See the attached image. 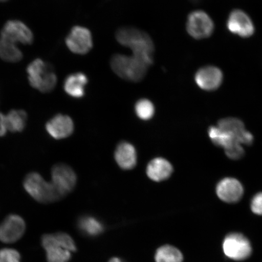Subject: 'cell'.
Returning <instances> with one entry per match:
<instances>
[{
    "mask_svg": "<svg viewBox=\"0 0 262 262\" xmlns=\"http://www.w3.org/2000/svg\"><path fill=\"white\" fill-rule=\"evenodd\" d=\"M116 36L117 41L130 49L134 57L149 67L153 63L155 47L147 33L136 28L125 26L118 29Z\"/></svg>",
    "mask_w": 262,
    "mask_h": 262,
    "instance_id": "1",
    "label": "cell"
},
{
    "mask_svg": "<svg viewBox=\"0 0 262 262\" xmlns=\"http://www.w3.org/2000/svg\"><path fill=\"white\" fill-rule=\"evenodd\" d=\"M0 57L8 62H17L23 58L22 52L16 44L0 38Z\"/></svg>",
    "mask_w": 262,
    "mask_h": 262,
    "instance_id": "22",
    "label": "cell"
},
{
    "mask_svg": "<svg viewBox=\"0 0 262 262\" xmlns=\"http://www.w3.org/2000/svg\"><path fill=\"white\" fill-rule=\"evenodd\" d=\"M114 157L117 165L124 170L132 169L137 165L136 149L130 143H120L117 147Z\"/></svg>",
    "mask_w": 262,
    "mask_h": 262,
    "instance_id": "17",
    "label": "cell"
},
{
    "mask_svg": "<svg viewBox=\"0 0 262 262\" xmlns=\"http://www.w3.org/2000/svg\"><path fill=\"white\" fill-rule=\"evenodd\" d=\"M24 186L26 191L41 204H52L64 198L53 183L47 182L38 172L29 173L24 179Z\"/></svg>",
    "mask_w": 262,
    "mask_h": 262,
    "instance_id": "3",
    "label": "cell"
},
{
    "mask_svg": "<svg viewBox=\"0 0 262 262\" xmlns=\"http://www.w3.org/2000/svg\"><path fill=\"white\" fill-rule=\"evenodd\" d=\"M8 131L7 123H6V116L0 113V137H4Z\"/></svg>",
    "mask_w": 262,
    "mask_h": 262,
    "instance_id": "29",
    "label": "cell"
},
{
    "mask_svg": "<svg viewBox=\"0 0 262 262\" xmlns=\"http://www.w3.org/2000/svg\"><path fill=\"white\" fill-rule=\"evenodd\" d=\"M222 250L226 257L234 261L247 260L253 253L250 240L239 232L227 235L223 241Z\"/></svg>",
    "mask_w": 262,
    "mask_h": 262,
    "instance_id": "6",
    "label": "cell"
},
{
    "mask_svg": "<svg viewBox=\"0 0 262 262\" xmlns=\"http://www.w3.org/2000/svg\"><path fill=\"white\" fill-rule=\"evenodd\" d=\"M88 83L86 75L77 73L68 75L64 83L66 93L71 97L82 98L85 94V87Z\"/></svg>",
    "mask_w": 262,
    "mask_h": 262,
    "instance_id": "18",
    "label": "cell"
},
{
    "mask_svg": "<svg viewBox=\"0 0 262 262\" xmlns=\"http://www.w3.org/2000/svg\"><path fill=\"white\" fill-rule=\"evenodd\" d=\"M186 30L196 40L208 38L214 32V22L205 12L201 10L193 11L188 16Z\"/></svg>",
    "mask_w": 262,
    "mask_h": 262,
    "instance_id": "7",
    "label": "cell"
},
{
    "mask_svg": "<svg viewBox=\"0 0 262 262\" xmlns=\"http://www.w3.org/2000/svg\"><path fill=\"white\" fill-rule=\"evenodd\" d=\"M66 44L73 53L86 54L93 47V36L89 29L83 26H75L66 38Z\"/></svg>",
    "mask_w": 262,
    "mask_h": 262,
    "instance_id": "9",
    "label": "cell"
},
{
    "mask_svg": "<svg viewBox=\"0 0 262 262\" xmlns=\"http://www.w3.org/2000/svg\"><path fill=\"white\" fill-rule=\"evenodd\" d=\"M0 262H21L20 254L14 249H2L0 250Z\"/></svg>",
    "mask_w": 262,
    "mask_h": 262,
    "instance_id": "26",
    "label": "cell"
},
{
    "mask_svg": "<svg viewBox=\"0 0 262 262\" xmlns=\"http://www.w3.org/2000/svg\"><path fill=\"white\" fill-rule=\"evenodd\" d=\"M27 73L31 86L42 93H50L56 86L57 76L53 68L41 59H36L29 64Z\"/></svg>",
    "mask_w": 262,
    "mask_h": 262,
    "instance_id": "5",
    "label": "cell"
},
{
    "mask_svg": "<svg viewBox=\"0 0 262 262\" xmlns=\"http://www.w3.org/2000/svg\"><path fill=\"white\" fill-rule=\"evenodd\" d=\"M51 182L64 198L73 191L77 178L73 169L64 163H58L51 169Z\"/></svg>",
    "mask_w": 262,
    "mask_h": 262,
    "instance_id": "8",
    "label": "cell"
},
{
    "mask_svg": "<svg viewBox=\"0 0 262 262\" xmlns=\"http://www.w3.org/2000/svg\"><path fill=\"white\" fill-rule=\"evenodd\" d=\"M26 224L24 219L16 214H10L0 224V241L3 243L12 244L24 235Z\"/></svg>",
    "mask_w": 262,
    "mask_h": 262,
    "instance_id": "10",
    "label": "cell"
},
{
    "mask_svg": "<svg viewBox=\"0 0 262 262\" xmlns=\"http://www.w3.org/2000/svg\"><path fill=\"white\" fill-rule=\"evenodd\" d=\"M46 130L49 135L56 140L68 138L74 133V124L70 116L57 114L46 124Z\"/></svg>",
    "mask_w": 262,
    "mask_h": 262,
    "instance_id": "13",
    "label": "cell"
},
{
    "mask_svg": "<svg viewBox=\"0 0 262 262\" xmlns=\"http://www.w3.org/2000/svg\"><path fill=\"white\" fill-rule=\"evenodd\" d=\"M2 38L14 43L21 42L30 45L34 40L32 32L27 26L18 20H10L6 23L2 31Z\"/></svg>",
    "mask_w": 262,
    "mask_h": 262,
    "instance_id": "12",
    "label": "cell"
},
{
    "mask_svg": "<svg viewBox=\"0 0 262 262\" xmlns=\"http://www.w3.org/2000/svg\"><path fill=\"white\" fill-rule=\"evenodd\" d=\"M251 209L254 214L262 215V192L258 193L252 199Z\"/></svg>",
    "mask_w": 262,
    "mask_h": 262,
    "instance_id": "28",
    "label": "cell"
},
{
    "mask_svg": "<svg viewBox=\"0 0 262 262\" xmlns=\"http://www.w3.org/2000/svg\"><path fill=\"white\" fill-rule=\"evenodd\" d=\"M216 193L222 201L233 204L240 201L244 194V188L240 182L233 178H225L219 182Z\"/></svg>",
    "mask_w": 262,
    "mask_h": 262,
    "instance_id": "15",
    "label": "cell"
},
{
    "mask_svg": "<svg viewBox=\"0 0 262 262\" xmlns=\"http://www.w3.org/2000/svg\"><path fill=\"white\" fill-rule=\"evenodd\" d=\"M111 67L115 74L123 79L139 82L146 76L148 66L139 58L124 54H117L111 58Z\"/></svg>",
    "mask_w": 262,
    "mask_h": 262,
    "instance_id": "4",
    "label": "cell"
},
{
    "mask_svg": "<svg viewBox=\"0 0 262 262\" xmlns=\"http://www.w3.org/2000/svg\"><path fill=\"white\" fill-rule=\"evenodd\" d=\"M226 155L229 159L237 160L242 158L244 155V149L241 146V144L235 143L231 146L225 149Z\"/></svg>",
    "mask_w": 262,
    "mask_h": 262,
    "instance_id": "27",
    "label": "cell"
},
{
    "mask_svg": "<svg viewBox=\"0 0 262 262\" xmlns=\"http://www.w3.org/2000/svg\"><path fill=\"white\" fill-rule=\"evenodd\" d=\"M172 172L171 163L162 157H157L152 160L146 168L147 177L156 182H161L168 179Z\"/></svg>",
    "mask_w": 262,
    "mask_h": 262,
    "instance_id": "16",
    "label": "cell"
},
{
    "mask_svg": "<svg viewBox=\"0 0 262 262\" xmlns=\"http://www.w3.org/2000/svg\"><path fill=\"white\" fill-rule=\"evenodd\" d=\"M135 111L137 117L142 120L151 119L155 114V107L152 101L146 98H142L137 101Z\"/></svg>",
    "mask_w": 262,
    "mask_h": 262,
    "instance_id": "25",
    "label": "cell"
},
{
    "mask_svg": "<svg viewBox=\"0 0 262 262\" xmlns=\"http://www.w3.org/2000/svg\"><path fill=\"white\" fill-rule=\"evenodd\" d=\"M109 262H123L122 260L120 259L119 258L114 257L111 258Z\"/></svg>",
    "mask_w": 262,
    "mask_h": 262,
    "instance_id": "30",
    "label": "cell"
},
{
    "mask_svg": "<svg viewBox=\"0 0 262 262\" xmlns=\"http://www.w3.org/2000/svg\"><path fill=\"white\" fill-rule=\"evenodd\" d=\"M78 227L83 233L96 236L103 231V226L97 219L92 217H83L78 221Z\"/></svg>",
    "mask_w": 262,
    "mask_h": 262,
    "instance_id": "24",
    "label": "cell"
},
{
    "mask_svg": "<svg viewBox=\"0 0 262 262\" xmlns=\"http://www.w3.org/2000/svg\"><path fill=\"white\" fill-rule=\"evenodd\" d=\"M41 244L47 253L48 262H68L71 253L77 250L73 238L64 232L42 235Z\"/></svg>",
    "mask_w": 262,
    "mask_h": 262,
    "instance_id": "2",
    "label": "cell"
},
{
    "mask_svg": "<svg viewBox=\"0 0 262 262\" xmlns=\"http://www.w3.org/2000/svg\"><path fill=\"white\" fill-rule=\"evenodd\" d=\"M218 127L222 130L233 134L238 142L243 144L247 130L245 129L244 124L241 120L235 118H226L219 121Z\"/></svg>",
    "mask_w": 262,
    "mask_h": 262,
    "instance_id": "19",
    "label": "cell"
},
{
    "mask_svg": "<svg viewBox=\"0 0 262 262\" xmlns=\"http://www.w3.org/2000/svg\"><path fill=\"white\" fill-rule=\"evenodd\" d=\"M155 259L156 262H183L182 252L173 246H162L157 250Z\"/></svg>",
    "mask_w": 262,
    "mask_h": 262,
    "instance_id": "23",
    "label": "cell"
},
{
    "mask_svg": "<svg viewBox=\"0 0 262 262\" xmlns=\"http://www.w3.org/2000/svg\"><path fill=\"white\" fill-rule=\"evenodd\" d=\"M6 1H8V0H0V2H5Z\"/></svg>",
    "mask_w": 262,
    "mask_h": 262,
    "instance_id": "31",
    "label": "cell"
},
{
    "mask_svg": "<svg viewBox=\"0 0 262 262\" xmlns=\"http://www.w3.org/2000/svg\"><path fill=\"white\" fill-rule=\"evenodd\" d=\"M227 26L229 32L243 38L251 37L255 31L253 23L250 16L240 9H235L231 12Z\"/></svg>",
    "mask_w": 262,
    "mask_h": 262,
    "instance_id": "11",
    "label": "cell"
},
{
    "mask_svg": "<svg viewBox=\"0 0 262 262\" xmlns=\"http://www.w3.org/2000/svg\"><path fill=\"white\" fill-rule=\"evenodd\" d=\"M224 75L220 69L207 66L196 72L195 81L199 88L205 91H211L218 89L222 83Z\"/></svg>",
    "mask_w": 262,
    "mask_h": 262,
    "instance_id": "14",
    "label": "cell"
},
{
    "mask_svg": "<svg viewBox=\"0 0 262 262\" xmlns=\"http://www.w3.org/2000/svg\"><path fill=\"white\" fill-rule=\"evenodd\" d=\"M8 130L12 133H20L25 128L28 116L25 111L14 110L5 115Z\"/></svg>",
    "mask_w": 262,
    "mask_h": 262,
    "instance_id": "20",
    "label": "cell"
},
{
    "mask_svg": "<svg viewBox=\"0 0 262 262\" xmlns=\"http://www.w3.org/2000/svg\"><path fill=\"white\" fill-rule=\"evenodd\" d=\"M208 134L209 138L215 145L224 147L225 149L235 143H238L233 134L222 130L219 127H209Z\"/></svg>",
    "mask_w": 262,
    "mask_h": 262,
    "instance_id": "21",
    "label": "cell"
}]
</instances>
